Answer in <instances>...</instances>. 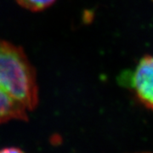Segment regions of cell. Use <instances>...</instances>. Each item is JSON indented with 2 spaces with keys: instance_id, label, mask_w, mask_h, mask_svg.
Listing matches in <instances>:
<instances>
[{
  "instance_id": "1",
  "label": "cell",
  "mask_w": 153,
  "mask_h": 153,
  "mask_svg": "<svg viewBox=\"0 0 153 153\" xmlns=\"http://www.w3.org/2000/svg\"><path fill=\"white\" fill-rule=\"evenodd\" d=\"M38 102L36 72L23 49L0 40V123L27 120Z\"/></svg>"
},
{
  "instance_id": "2",
  "label": "cell",
  "mask_w": 153,
  "mask_h": 153,
  "mask_svg": "<svg viewBox=\"0 0 153 153\" xmlns=\"http://www.w3.org/2000/svg\"><path fill=\"white\" fill-rule=\"evenodd\" d=\"M128 82L140 102L153 111V56L140 60Z\"/></svg>"
},
{
  "instance_id": "3",
  "label": "cell",
  "mask_w": 153,
  "mask_h": 153,
  "mask_svg": "<svg viewBox=\"0 0 153 153\" xmlns=\"http://www.w3.org/2000/svg\"><path fill=\"white\" fill-rule=\"evenodd\" d=\"M23 8L32 11H41L49 8L55 0H16Z\"/></svg>"
},
{
  "instance_id": "4",
  "label": "cell",
  "mask_w": 153,
  "mask_h": 153,
  "mask_svg": "<svg viewBox=\"0 0 153 153\" xmlns=\"http://www.w3.org/2000/svg\"><path fill=\"white\" fill-rule=\"evenodd\" d=\"M0 153H26L16 147H7L0 149Z\"/></svg>"
},
{
  "instance_id": "5",
  "label": "cell",
  "mask_w": 153,
  "mask_h": 153,
  "mask_svg": "<svg viewBox=\"0 0 153 153\" xmlns=\"http://www.w3.org/2000/svg\"><path fill=\"white\" fill-rule=\"evenodd\" d=\"M142 153H146V152H142Z\"/></svg>"
}]
</instances>
